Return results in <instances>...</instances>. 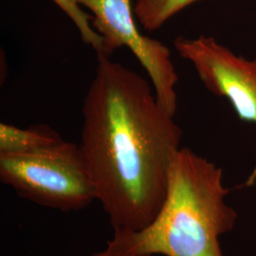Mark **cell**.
I'll return each mask as SVG.
<instances>
[{
    "instance_id": "6da1fadb",
    "label": "cell",
    "mask_w": 256,
    "mask_h": 256,
    "mask_svg": "<svg viewBox=\"0 0 256 256\" xmlns=\"http://www.w3.org/2000/svg\"><path fill=\"white\" fill-rule=\"evenodd\" d=\"M79 144L114 230H138L162 209L182 131L140 74L97 55Z\"/></svg>"
},
{
    "instance_id": "277c9868",
    "label": "cell",
    "mask_w": 256,
    "mask_h": 256,
    "mask_svg": "<svg viewBox=\"0 0 256 256\" xmlns=\"http://www.w3.org/2000/svg\"><path fill=\"white\" fill-rule=\"evenodd\" d=\"M93 14L92 28L104 39V52L126 46L146 70L162 106L174 116L178 108L174 90L178 76L168 46L138 30L132 0H74Z\"/></svg>"
},
{
    "instance_id": "8992f818",
    "label": "cell",
    "mask_w": 256,
    "mask_h": 256,
    "mask_svg": "<svg viewBox=\"0 0 256 256\" xmlns=\"http://www.w3.org/2000/svg\"><path fill=\"white\" fill-rule=\"evenodd\" d=\"M61 140L60 136L50 129H21L0 124V154H26Z\"/></svg>"
},
{
    "instance_id": "52a82bcc",
    "label": "cell",
    "mask_w": 256,
    "mask_h": 256,
    "mask_svg": "<svg viewBox=\"0 0 256 256\" xmlns=\"http://www.w3.org/2000/svg\"><path fill=\"white\" fill-rule=\"evenodd\" d=\"M196 1L198 0H135L133 8L144 30L153 32Z\"/></svg>"
},
{
    "instance_id": "7a4b0ae2",
    "label": "cell",
    "mask_w": 256,
    "mask_h": 256,
    "mask_svg": "<svg viewBox=\"0 0 256 256\" xmlns=\"http://www.w3.org/2000/svg\"><path fill=\"white\" fill-rule=\"evenodd\" d=\"M222 169L180 148L169 172L164 203L155 218L138 230H114L93 256H224L220 238L234 229L236 212L225 200Z\"/></svg>"
},
{
    "instance_id": "3957f363",
    "label": "cell",
    "mask_w": 256,
    "mask_h": 256,
    "mask_svg": "<svg viewBox=\"0 0 256 256\" xmlns=\"http://www.w3.org/2000/svg\"><path fill=\"white\" fill-rule=\"evenodd\" d=\"M0 180L20 198L62 212L96 200L80 146L63 140L26 154H0Z\"/></svg>"
},
{
    "instance_id": "5b68a950",
    "label": "cell",
    "mask_w": 256,
    "mask_h": 256,
    "mask_svg": "<svg viewBox=\"0 0 256 256\" xmlns=\"http://www.w3.org/2000/svg\"><path fill=\"white\" fill-rule=\"evenodd\" d=\"M176 52L194 66L205 88L228 99L238 118L256 126V59L248 60L234 54L214 37H178ZM256 180V165L247 186Z\"/></svg>"
},
{
    "instance_id": "ba28073f",
    "label": "cell",
    "mask_w": 256,
    "mask_h": 256,
    "mask_svg": "<svg viewBox=\"0 0 256 256\" xmlns=\"http://www.w3.org/2000/svg\"><path fill=\"white\" fill-rule=\"evenodd\" d=\"M55 4L66 14L72 19L78 28L82 41L93 48L97 55L104 52V39L101 36L92 28V21L93 16L86 14L80 8L74 0H52Z\"/></svg>"
}]
</instances>
